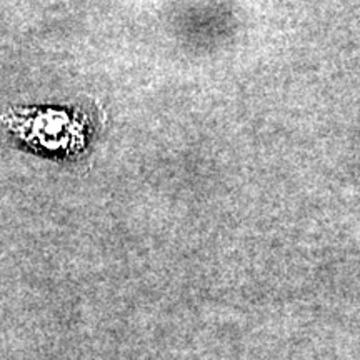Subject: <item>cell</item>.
Instances as JSON below:
<instances>
[{
  "label": "cell",
  "instance_id": "6da1fadb",
  "mask_svg": "<svg viewBox=\"0 0 360 360\" xmlns=\"http://www.w3.org/2000/svg\"><path fill=\"white\" fill-rule=\"evenodd\" d=\"M4 122L22 141L45 150L70 154L80 150L85 142V122L65 110H11Z\"/></svg>",
  "mask_w": 360,
  "mask_h": 360
}]
</instances>
